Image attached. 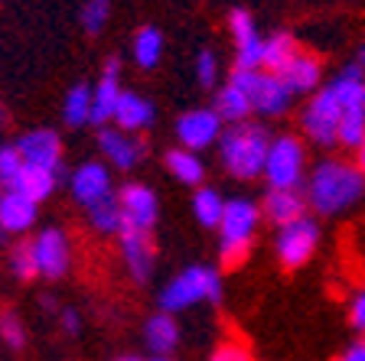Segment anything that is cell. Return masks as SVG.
I'll list each match as a JSON object with an SVG mask.
<instances>
[{
  "label": "cell",
  "mask_w": 365,
  "mask_h": 361,
  "mask_svg": "<svg viewBox=\"0 0 365 361\" xmlns=\"http://www.w3.org/2000/svg\"><path fill=\"white\" fill-rule=\"evenodd\" d=\"M304 196L319 215H342L365 196V173L346 159H323L307 176Z\"/></svg>",
  "instance_id": "cell-1"
},
{
  "label": "cell",
  "mask_w": 365,
  "mask_h": 361,
  "mask_svg": "<svg viewBox=\"0 0 365 361\" xmlns=\"http://www.w3.org/2000/svg\"><path fill=\"white\" fill-rule=\"evenodd\" d=\"M267 147H271V137L261 124H232V127L222 130L219 137V157L222 166L228 169V176L235 179H258L264 173V157Z\"/></svg>",
  "instance_id": "cell-2"
},
{
  "label": "cell",
  "mask_w": 365,
  "mask_h": 361,
  "mask_svg": "<svg viewBox=\"0 0 365 361\" xmlns=\"http://www.w3.org/2000/svg\"><path fill=\"white\" fill-rule=\"evenodd\" d=\"M261 221V211L251 199H232L225 202L219 221V261L222 267H242L255 241V228Z\"/></svg>",
  "instance_id": "cell-3"
},
{
  "label": "cell",
  "mask_w": 365,
  "mask_h": 361,
  "mask_svg": "<svg viewBox=\"0 0 365 361\" xmlns=\"http://www.w3.org/2000/svg\"><path fill=\"white\" fill-rule=\"evenodd\" d=\"M222 296V280L212 267H186L182 273H176L163 290H160V309L163 313H180L190 309L196 303H215Z\"/></svg>",
  "instance_id": "cell-4"
},
{
  "label": "cell",
  "mask_w": 365,
  "mask_h": 361,
  "mask_svg": "<svg viewBox=\"0 0 365 361\" xmlns=\"http://www.w3.org/2000/svg\"><path fill=\"white\" fill-rule=\"evenodd\" d=\"M365 72L359 66H349L336 78L333 88L336 101L342 111V124H339V143L342 147H362L365 140Z\"/></svg>",
  "instance_id": "cell-5"
},
{
  "label": "cell",
  "mask_w": 365,
  "mask_h": 361,
  "mask_svg": "<svg viewBox=\"0 0 365 361\" xmlns=\"http://www.w3.org/2000/svg\"><path fill=\"white\" fill-rule=\"evenodd\" d=\"M271 189H300L307 179V150L297 137H274L264 157V173Z\"/></svg>",
  "instance_id": "cell-6"
},
{
  "label": "cell",
  "mask_w": 365,
  "mask_h": 361,
  "mask_svg": "<svg viewBox=\"0 0 365 361\" xmlns=\"http://www.w3.org/2000/svg\"><path fill=\"white\" fill-rule=\"evenodd\" d=\"M232 82L242 85L245 95L251 101V114H261V117H277L290 108L294 101V91L284 85L281 75H271L264 68H255V72H232Z\"/></svg>",
  "instance_id": "cell-7"
},
{
  "label": "cell",
  "mask_w": 365,
  "mask_h": 361,
  "mask_svg": "<svg viewBox=\"0 0 365 361\" xmlns=\"http://www.w3.org/2000/svg\"><path fill=\"white\" fill-rule=\"evenodd\" d=\"M300 124H304V134L310 137L313 143H319V147H333V143H339L342 111H339V101H336L333 88L317 91V95L307 101Z\"/></svg>",
  "instance_id": "cell-8"
},
{
  "label": "cell",
  "mask_w": 365,
  "mask_h": 361,
  "mask_svg": "<svg viewBox=\"0 0 365 361\" xmlns=\"http://www.w3.org/2000/svg\"><path fill=\"white\" fill-rule=\"evenodd\" d=\"M118 205H121V234H150L157 225L160 205L153 189L140 186V182H128L118 192Z\"/></svg>",
  "instance_id": "cell-9"
},
{
  "label": "cell",
  "mask_w": 365,
  "mask_h": 361,
  "mask_svg": "<svg viewBox=\"0 0 365 361\" xmlns=\"http://www.w3.org/2000/svg\"><path fill=\"white\" fill-rule=\"evenodd\" d=\"M33 257H36V271L46 280H59L72 267V244H68L62 228H43L33 238Z\"/></svg>",
  "instance_id": "cell-10"
},
{
  "label": "cell",
  "mask_w": 365,
  "mask_h": 361,
  "mask_svg": "<svg viewBox=\"0 0 365 361\" xmlns=\"http://www.w3.org/2000/svg\"><path fill=\"white\" fill-rule=\"evenodd\" d=\"M228 30H232V43H235V68L238 72H255V68H261V59H264V39H261V33H258V26H255L248 10H232V14H228Z\"/></svg>",
  "instance_id": "cell-11"
},
{
  "label": "cell",
  "mask_w": 365,
  "mask_h": 361,
  "mask_svg": "<svg viewBox=\"0 0 365 361\" xmlns=\"http://www.w3.org/2000/svg\"><path fill=\"white\" fill-rule=\"evenodd\" d=\"M16 150H20L23 163L26 166H39V169H49V173H56L62 179V140L56 130L49 127H36L30 130V134H23L20 140H16Z\"/></svg>",
  "instance_id": "cell-12"
},
{
  "label": "cell",
  "mask_w": 365,
  "mask_h": 361,
  "mask_svg": "<svg viewBox=\"0 0 365 361\" xmlns=\"http://www.w3.org/2000/svg\"><path fill=\"white\" fill-rule=\"evenodd\" d=\"M317 244H319V228L313 225V219H300L277 231V244L274 248H277V261L284 267H300V263H307L313 257Z\"/></svg>",
  "instance_id": "cell-13"
},
{
  "label": "cell",
  "mask_w": 365,
  "mask_h": 361,
  "mask_svg": "<svg viewBox=\"0 0 365 361\" xmlns=\"http://www.w3.org/2000/svg\"><path fill=\"white\" fill-rule=\"evenodd\" d=\"M176 137L182 140V150H205L219 143L222 137V117L212 111V108H192L186 111L180 120H176Z\"/></svg>",
  "instance_id": "cell-14"
},
{
  "label": "cell",
  "mask_w": 365,
  "mask_h": 361,
  "mask_svg": "<svg viewBox=\"0 0 365 361\" xmlns=\"http://www.w3.org/2000/svg\"><path fill=\"white\" fill-rule=\"evenodd\" d=\"M98 150L105 153V159L114 166V169H124L130 173L140 159H144V143L137 140L134 134H124L118 127H101L98 130Z\"/></svg>",
  "instance_id": "cell-15"
},
{
  "label": "cell",
  "mask_w": 365,
  "mask_h": 361,
  "mask_svg": "<svg viewBox=\"0 0 365 361\" xmlns=\"http://www.w3.org/2000/svg\"><path fill=\"white\" fill-rule=\"evenodd\" d=\"M118 75H121V59L111 56L105 62V68H101V82L91 88V124L95 127H105L108 120L114 117V108H118V98H121Z\"/></svg>",
  "instance_id": "cell-16"
},
{
  "label": "cell",
  "mask_w": 365,
  "mask_h": 361,
  "mask_svg": "<svg viewBox=\"0 0 365 361\" xmlns=\"http://www.w3.org/2000/svg\"><path fill=\"white\" fill-rule=\"evenodd\" d=\"M68 186H72L76 202L85 205V209H91V205H98L101 199L114 196L111 192V173H108L101 163H82L76 173L68 176Z\"/></svg>",
  "instance_id": "cell-17"
},
{
  "label": "cell",
  "mask_w": 365,
  "mask_h": 361,
  "mask_svg": "<svg viewBox=\"0 0 365 361\" xmlns=\"http://www.w3.org/2000/svg\"><path fill=\"white\" fill-rule=\"evenodd\" d=\"M121 238V254L124 267H128L134 283H147L153 277V261H157V248H153L150 234H118Z\"/></svg>",
  "instance_id": "cell-18"
},
{
  "label": "cell",
  "mask_w": 365,
  "mask_h": 361,
  "mask_svg": "<svg viewBox=\"0 0 365 361\" xmlns=\"http://www.w3.org/2000/svg\"><path fill=\"white\" fill-rule=\"evenodd\" d=\"M264 215L277 228L294 225V221L307 219V196L300 192V189H267Z\"/></svg>",
  "instance_id": "cell-19"
},
{
  "label": "cell",
  "mask_w": 365,
  "mask_h": 361,
  "mask_svg": "<svg viewBox=\"0 0 365 361\" xmlns=\"http://www.w3.org/2000/svg\"><path fill=\"white\" fill-rule=\"evenodd\" d=\"M36 225V202L14 189H0V228L7 234H23Z\"/></svg>",
  "instance_id": "cell-20"
},
{
  "label": "cell",
  "mask_w": 365,
  "mask_h": 361,
  "mask_svg": "<svg viewBox=\"0 0 365 361\" xmlns=\"http://www.w3.org/2000/svg\"><path fill=\"white\" fill-rule=\"evenodd\" d=\"M111 120L118 124V130H124V134L147 130L153 124V105L144 98V95H137V91H121Z\"/></svg>",
  "instance_id": "cell-21"
},
{
  "label": "cell",
  "mask_w": 365,
  "mask_h": 361,
  "mask_svg": "<svg viewBox=\"0 0 365 361\" xmlns=\"http://www.w3.org/2000/svg\"><path fill=\"white\" fill-rule=\"evenodd\" d=\"M281 78L294 95H310V91H317L319 78H323V66H319L317 56L297 53L294 59H290V66L281 72Z\"/></svg>",
  "instance_id": "cell-22"
},
{
  "label": "cell",
  "mask_w": 365,
  "mask_h": 361,
  "mask_svg": "<svg viewBox=\"0 0 365 361\" xmlns=\"http://www.w3.org/2000/svg\"><path fill=\"white\" fill-rule=\"evenodd\" d=\"M212 111L222 117V124H245L248 114H251V101H248V95H245L242 85H235L232 78H228V82L215 91Z\"/></svg>",
  "instance_id": "cell-23"
},
{
  "label": "cell",
  "mask_w": 365,
  "mask_h": 361,
  "mask_svg": "<svg viewBox=\"0 0 365 361\" xmlns=\"http://www.w3.org/2000/svg\"><path fill=\"white\" fill-rule=\"evenodd\" d=\"M56 182H59V176L56 173H49V169H39V166H26L23 163V169H20V176L14 179V192H20V196H26L30 202H43V199H49L53 196V189H56Z\"/></svg>",
  "instance_id": "cell-24"
},
{
  "label": "cell",
  "mask_w": 365,
  "mask_h": 361,
  "mask_svg": "<svg viewBox=\"0 0 365 361\" xmlns=\"http://www.w3.org/2000/svg\"><path fill=\"white\" fill-rule=\"evenodd\" d=\"M144 342L153 355H170L180 345V325L170 313H157V316L147 319L144 325Z\"/></svg>",
  "instance_id": "cell-25"
},
{
  "label": "cell",
  "mask_w": 365,
  "mask_h": 361,
  "mask_svg": "<svg viewBox=\"0 0 365 361\" xmlns=\"http://www.w3.org/2000/svg\"><path fill=\"white\" fill-rule=\"evenodd\" d=\"M297 53H300V49H297V39L290 36V33H274V36L264 39V59H261V68L271 72V75H281Z\"/></svg>",
  "instance_id": "cell-26"
},
{
  "label": "cell",
  "mask_w": 365,
  "mask_h": 361,
  "mask_svg": "<svg viewBox=\"0 0 365 361\" xmlns=\"http://www.w3.org/2000/svg\"><path fill=\"white\" fill-rule=\"evenodd\" d=\"M167 169L173 173V179L182 182V186H199V182H202V176H205L202 159H199L196 153L182 150V147L167 150Z\"/></svg>",
  "instance_id": "cell-27"
},
{
  "label": "cell",
  "mask_w": 365,
  "mask_h": 361,
  "mask_svg": "<svg viewBox=\"0 0 365 361\" xmlns=\"http://www.w3.org/2000/svg\"><path fill=\"white\" fill-rule=\"evenodd\" d=\"M222 211H225V199L215 192L212 186H199L192 196V215L202 228H219Z\"/></svg>",
  "instance_id": "cell-28"
},
{
  "label": "cell",
  "mask_w": 365,
  "mask_h": 361,
  "mask_svg": "<svg viewBox=\"0 0 365 361\" xmlns=\"http://www.w3.org/2000/svg\"><path fill=\"white\" fill-rule=\"evenodd\" d=\"M62 120H66L68 127L91 124V88L88 85H76V88H68L66 101H62Z\"/></svg>",
  "instance_id": "cell-29"
},
{
  "label": "cell",
  "mask_w": 365,
  "mask_h": 361,
  "mask_svg": "<svg viewBox=\"0 0 365 361\" xmlns=\"http://www.w3.org/2000/svg\"><path fill=\"white\" fill-rule=\"evenodd\" d=\"M134 62L140 68H153L160 62V56H163V33L157 30V26H144V30H137L134 36Z\"/></svg>",
  "instance_id": "cell-30"
},
{
  "label": "cell",
  "mask_w": 365,
  "mask_h": 361,
  "mask_svg": "<svg viewBox=\"0 0 365 361\" xmlns=\"http://www.w3.org/2000/svg\"><path fill=\"white\" fill-rule=\"evenodd\" d=\"M85 211H88V221L98 234H121V205H118V196L101 199L98 205H91Z\"/></svg>",
  "instance_id": "cell-31"
},
{
  "label": "cell",
  "mask_w": 365,
  "mask_h": 361,
  "mask_svg": "<svg viewBox=\"0 0 365 361\" xmlns=\"http://www.w3.org/2000/svg\"><path fill=\"white\" fill-rule=\"evenodd\" d=\"M10 271H14L16 280H33L39 277L36 271V257H33V241H20V244H14L10 248Z\"/></svg>",
  "instance_id": "cell-32"
},
{
  "label": "cell",
  "mask_w": 365,
  "mask_h": 361,
  "mask_svg": "<svg viewBox=\"0 0 365 361\" xmlns=\"http://www.w3.org/2000/svg\"><path fill=\"white\" fill-rule=\"evenodd\" d=\"M23 169V157L16 150V143H7V147H0V189H10L14 179L20 176Z\"/></svg>",
  "instance_id": "cell-33"
},
{
  "label": "cell",
  "mask_w": 365,
  "mask_h": 361,
  "mask_svg": "<svg viewBox=\"0 0 365 361\" xmlns=\"http://www.w3.org/2000/svg\"><path fill=\"white\" fill-rule=\"evenodd\" d=\"M108 14H111V4H108V0H85V7H82L85 33H91V36H95V33L105 30Z\"/></svg>",
  "instance_id": "cell-34"
},
{
  "label": "cell",
  "mask_w": 365,
  "mask_h": 361,
  "mask_svg": "<svg viewBox=\"0 0 365 361\" xmlns=\"http://www.w3.org/2000/svg\"><path fill=\"white\" fill-rule=\"evenodd\" d=\"M0 339H4V345H10L16 352V348L26 345V329H23L20 316L16 313H0Z\"/></svg>",
  "instance_id": "cell-35"
},
{
  "label": "cell",
  "mask_w": 365,
  "mask_h": 361,
  "mask_svg": "<svg viewBox=\"0 0 365 361\" xmlns=\"http://www.w3.org/2000/svg\"><path fill=\"white\" fill-rule=\"evenodd\" d=\"M196 78L202 88H212L215 78H219V62H215V56L209 53V49H202V53L196 56Z\"/></svg>",
  "instance_id": "cell-36"
},
{
  "label": "cell",
  "mask_w": 365,
  "mask_h": 361,
  "mask_svg": "<svg viewBox=\"0 0 365 361\" xmlns=\"http://www.w3.org/2000/svg\"><path fill=\"white\" fill-rule=\"evenodd\" d=\"M209 361H255L251 358V352L245 345H235V342H225V345H219L212 352V358Z\"/></svg>",
  "instance_id": "cell-37"
},
{
  "label": "cell",
  "mask_w": 365,
  "mask_h": 361,
  "mask_svg": "<svg viewBox=\"0 0 365 361\" xmlns=\"http://www.w3.org/2000/svg\"><path fill=\"white\" fill-rule=\"evenodd\" d=\"M349 323L356 325V329L365 335V286H362V290H359L356 296H352V306H349Z\"/></svg>",
  "instance_id": "cell-38"
},
{
  "label": "cell",
  "mask_w": 365,
  "mask_h": 361,
  "mask_svg": "<svg viewBox=\"0 0 365 361\" xmlns=\"http://www.w3.org/2000/svg\"><path fill=\"white\" fill-rule=\"evenodd\" d=\"M78 329H82L78 309H62V332H66V335H78Z\"/></svg>",
  "instance_id": "cell-39"
},
{
  "label": "cell",
  "mask_w": 365,
  "mask_h": 361,
  "mask_svg": "<svg viewBox=\"0 0 365 361\" xmlns=\"http://www.w3.org/2000/svg\"><path fill=\"white\" fill-rule=\"evenodd\" d=\"M339 361H365V342H356V345H349L346 352H342Z\"/></svg>",
  "instance_id": "cell-40"
},
{
  "label": "cell",
  "mask_w": 365,
  "mask_h": 361,
  "mask_svg": "<svg viewBox=\"0 0 365 361\" xmlns=\"http://www.w3.org/2000/svg\"><path fill=\"white\" fill-rule=\"evenodd\" d=\"M7 124H10V114L4 108V101H0V130H7Z\"/></svg>",
  "instance_id": "cell-41"
},
{
  "label": "cell",
  "mask_w": 365,
  "mask_h": 361,
  "mask_svg": "<svg viewBox=\"0 0 365 361\" xmlns=\"http://www.w3.org/2000/svg\"><path fill=\"white\" fill-rule=\"evenodd\" d=\"M39 303H43V306H46V313H53V309H56V296H43V300H39Z\"/></svg>",
  "instance_id": "cell-42"
},
{
  "label": "cell",
  "mask_w": 365,
  "mask_h": 361,
  "mask_svg": "<svg viewBox=\"0 0 365 361\" xmlns=\"http://www.w3.org/2000/svg\"><path fill=\"white\" fill-rule=\"evenodd\" d=\"M356 66L365 72V46H362V49H359V59H356Z\"/></svg>",
  "instance_id": "cell-43"
},
{
  "label": "cell",
  "mask_w": 365,
  "mask_h": 361,
  "mask_svg": "<svg viewBox=\"0 0 365 361\" xmlns=\"http://www.w3.org/2000/svg\"><path fill=\"white\" fill-rule=\"evenodd\" d=\"M359 166H362V173H365V140H362V147H359Z\"/></svg>",
  "instance_id": "cell-44"
},
{
  "label": "cell",
  "mask_w": 365,
  "mask_h": 361,
  "mask_svg": "<svg viewBox=\"0 0 365 361\" xmlns=\"http://www.w3.org/2000/svg\"><path fill=\"white\" fill-rule=\"evenodd\" d=\"M153 361H173L170 355H153Z\"/></svg>",
  "instance_id": "cell-45"
},
{
  "label": "cell",
  "mask_w": 365,
  "mask_h": 361,
  "mask_svg": "<svg viewBox=\"0 0 365 361\" xmlns=\"http://www.w3.org/2000/svg\"><path fill=\"white\" fill-rule=\"evenodd\" d=\"M114 361H140V358H130V355H124V358H114Z\"/></svg>",
  "instance_id": "cell-46"
},
{
  "label": "cell",
  "mask_w": 365,
  "mask_h": 361,
  "mask_svg": "<svg viewBox=\"0 0 365 361\" xmlns=\"http://www.w3.org/2000/svg\"><path fill=\"white\" fill-rule=\"evenodd\" d=\"M0 241H7V231H4V228H0Z\"/></svg>",
  "instance_id": "cell-47"
}]
</instances>
